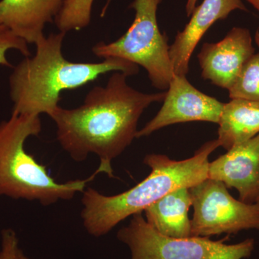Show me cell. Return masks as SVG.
Here are the masks:
<instances>
[{
  "label": "cell",
  "mask_w": 259,
  "mask_h": 259,
  "mask_svg": "<svg viewBox=\"0 0 259 259\" xmlns=\"http://www.w3.org/2000/svg\"><path fill=\"white\" fill-rule=\"evenodd\" d=\"M228 92L231 100L242 99L259 102V53L247 61Z\"/></svg>",
  "instance_id": "16"
},
{
  "label": "cell",
  "mask_w": 259,
  "mask_h": 259,
  "mask_svg": "<svg viewBox=\"0 0 259 259\" xmlns=\"http://www.w3.org/2000/svg\"><path fill=\"white\" fill-rule=\"evenodd\" d=\"M189 191L194 208L191 237L259 230V204L233 198L223 182L207 178Z\"/></svg>",
  "instance_id": "7"
},
{
  "label": "cell",
  "mask_w": 259,
  "mask_h": 259,
  "mask_svg": "<svg viewBox=\"0 0 259 259\" xmlns=\"http://www.w3.org/2000/svg\"><path fill=\"white\" fill-rule=\"evenodd\" d=\"M65 35L60 31L44 35L35 44V56L15 66L9 79L13 112L51 117L59 107L62 92L82 88L107 73L139 74L138 65L120 58L94 63L68 61L62 53Z\"/></svg>",
  "instance_id": "2"
},
{
  "label": "cell",
  "mask_w": 259,
  "mask_h": 259,
  "mask_svg": "<svg viewBox=\"0 0 259 259\" xmlns=\"http://www.w3.org/2000/svg\"><path fill=\"white\" fill-rule=\"evenodd\" d=\"M207 178L236 189L242 202L255 203L259 197V134L209 163Z\"/></svg>",
  "instance_id": "10"
},
{
  "label": "cell",
  "mask_w": 259,
  "mask_h": 259,
  "mask_svg": "<svg viewBox=\"0 0 259 259\" xmlns=\"http://www.w3.org/2000/svg\"><path fill=\"white\" fill-rule=\"evenodd\" d=\"M254 54L250 30L235 27L221 41L202 45L197 55L202 77L228 90Z\"/></svg>",
  "instance_id": "9"
},
{
  "label": "cell",
  "mask_w": 259,
  "mask_h": 259,
  "mask_svg": "<svg viewBox=\"0 0 259 259\" xmlns=\"http://www.w3.org/2000/svg\"><path fill=\"white\" fill-rule=\"evenodd\" d=\"M198 0H187V5H186V13L187 15L190 17L192 15V12L196 8V5Z\"/></svg>",
  "instance_id": "19"
},
{
  "label": "cell",
  "mask_w": 259,
  "mask_h": 259,
  "mask_svg": "<svg viewBox=\"0 0 259 259\" xmlns=\"http://www.w3.org/2000/svg\"><path fill=\"white\" fill-rule=\"evenodd\" d=\"M95 0H65L54 23L59 31H79L91 22L92 10Z\"/></svg>",
  "instance_id": "15"
},
{
  "label": "cell",
  "mask_w": 259,
  "mask_h": 259,
  "mask_svg": "<svg viewBox=\"0 0 259 259\" xmlns=\"http://www.w3.org/2000/svg\"><path fill=\"white\" fill-rule=\"evenodd\" d=\"M163 102L157 115L138 131L136 139L182 122L200 121L218 124L225 105L194 88L186 76L177 74L172 78Z\"/></svg>",
  "instance_id": "8"
},
{
  "label": "cell",
  "mask_w": 259,
  "mask_h": 259,
  "mask_svg": "<svg viewBox=\"0 0 259 259\" xmlns=\"http://www.w3.org/2000/svg\"><path fill=\"white\" fill-rule=\"evenodd\" d=\"M117 237L128 246L131 259H244L250 256L255 245L253 238L228 245L206 237L165 236L148 224L142 213L134 214Z\"/></svg>",
  "instance_id": "6"
},
{
  "label": "cell",
  "mask_w": 259,
  "mask_h": 259,
  "mask_svg": "<svg viewBox=\"0 0 259 259\" xmlns=\"http://www.w3.org/2000/svg\"><path fill=\"white\" fill-rule=\"evenodd\" d=\"M247 11L241 0H204L196 7L190 22L178 32L170 46L169 55L174 74L186 76L194 49L205 32L218 20H225L235 10Z\"/></svg>",
  "instance_id": "11"
},
{
  "label": "cell",
  "mask_w": 259,
  "mask_h": 259,
  "mask_svg": "<svg viewBox=\"0 0 259 259\" xmlns=\"http://www.w3.org/2000/svg\"><path fill=\"white\" fill-rule=\"evenodd\" d=\"M255 203L259 204V197H258V199H257L256 202H255Z\"/></svg>",
  "instance_id": "23"
},
{
  "label": "cell",
  "mask_w": 259,
  "mask_h": 259,
  "mask_svg": "<svg viewBox=\"0 0 259 259\" xmlns=\"http://www.w3.org/2000/svg\"><path fill=\"white\" fill-rule=\"evenodd\" d=\"M127 74L115 71L106 85L92 89L79 107L59 106L51 118L56 139L75 161L90 153L100 158V173L113 178L112 161L136 139L140 117L154 102H163L166 92L146 94L131 88Z\"/></svg>",
  "instance_id": "1"
},
{
  "label": "cell",
  "mask_w": 259,
  "mask_h": 259,
  "mask_svg": "<svg viewBox=\"0 0 259 259\" xmlns=\"http://www.w3.org/2000/svg\"><path fill=\"white\" fill-rule=\"evenodd\" d=\"M161 0H134L130 8L136 12L132 25L115 41L100 42L93 48L95 56L102 59L120 58L142 66L153 87L166 90L174 71L170 59L168 37L162 34L157 21Z\"/></svg>",
  "instance_id": "5"
},
{
  "label": "cell",
  "mask_w": 259,
  "mask_h": 259,
  "mask_svg": "<svg viewBox=\"0 0 259 259\" xmlns=\"http://www.w3.org/2000/svg\"><path fill=\"white\" fill-rule=\"evenodd\" d=\"M220 146L218 139L206 143L192 157L182 161L165 155L149 154L144 163L151 172L131 190L113 196L85 189L81 199V217L89 234L105 236L118 223L137 213L174 191L194 187L207 179L209 156Z\"/></svg>",
  "instance_id": "3"
},
{
  "label": "cell",
  "mask_w": 259,
  "mask_h": 259,
  "mask_svg": "<svg viewBox=\"0 0 259 259\" xmlns=\"http://www.w3.org/2000/svg\"><path fill=\"white\" fill-rule=\"evenodd\" d=\"M253 8L258 10L259 13V0H246Z\"/></svg>",
  "instance_id": "20"
},
{
  "label": "cell",
  "mask_w": 259,
  "mask_h": 259,
  "mask_svg": "<svg viewBox=\"0 0 259 259\" xmlns=\"http://www.w3.org/2000/svg\"><path fill=\"white\" fill-rule=\"evenodd\" d=\"M10 50H17L25 57L30 56L28 42L17 36L9 28L0 23V66L12 67L11 64L7 59V53Z\"/></svg>",
  "instance_id": "17"
},
{
  "label": "cell",
  "mask_w": 259,
  "mask_h": 259,
  "mask_svg": "<svg viewBox=\"0 0 259 259\" xmlns=\"http://www.w3.org/2000/svg\"><path fill=\"white\" fill-rule=\"evenodd\" d=\"M255 42L259 48V30H257L255 34Z\"/></svg>",
  "instance_id": "22"
},
{
  "label": "cell",
  "mask_w": 259,
  "mask_h": 259,
  "mask_svg": "<svg viewBox=\"0 0 259 259\" xmlns=\"http://www.w3.org/2000/svg\"><path fill=\"white\" fill-rule=\"evenodd\" d=\"M40 116L13 112L0 122V197L37 201L44 206L69 200L94 180L100 171L84 180L59 183L49 175L47 167L29 154L25 142L41 133Z\"/></svg>",
  "instance_id": "4"
},
{
  "label": "cell",
  "mask_w": 259,
  "mask_h": 259,
  "mask_svg": "<svg viewBox=\"0 0 259 259\" xmlns=\"http://www.w3.org/2000/svg\"><path fill=\"white\" fill-rule=\"evenodd\" d=\"M220 146L227 151L259 134V102L233 99L225 103L220 117Z\"/></svg>",
  "instance_id": "14"
},
{
  "label": "cell",
  "mask_w": 259,
  "mask_h": 259,
  "mask_svg": "<svg viewBox=\"0 0 259 259\" xmlns=\"http://www.w3.org/2000/svg\"><path fill=\"white\" fill-rule=\"evenodd\" d=\"M112 0H107L106 4H105V7H104L103 9L102 10L101 13V17L103 18L105 16V13H106L107 8H109V5H110V3H111Z\"/></svg>",
  "instance_id": "21"
},
{
  "label": "cell",
  "mask_w": 259,
  "mask_h": 259,
  "mask_svg": "<svg viewBox=\"0 0 259 259\" xmlns=\"http://www.w3.org/2000/svg\"><path fill=\"white\" fill-rule=\"evenodd\" d=\"M65 0H0V23L28 44L44 36L48 23H54Z\"/></svg>",
  "instance_id": "12"
},
{
  "label": "cell",
  "mask_w": 259,
  "mask_h": 259,
  "mask_svg": "<svg viewBox=\"0 0 259 259\" xmlns=\"http://www.w3.org/2000/svg\"><path fill=\"white\" fill-rule=\"evenodd\" d=\"M0 259H30L20 248L18 236L13 229L2 231Z\"/></svg>",
  "instance_id": "18"
},
{
  "label": "cell",
  "mask_w": 259,
  "mask_h": 259,
  "mask_svg": "<svg viewBox=\"0 0 259 259\" xmlns=\"http://www.w3.org/2000/svg\"><path fill=\"white\" fill-rule=\"evenodd\" d=\"M192 199L188 188L174 191L145 209L146 220L158 233L171 238L191 237L188 216Z\"/></svg>",
  "instance_id": "13"
}]
</instances>
